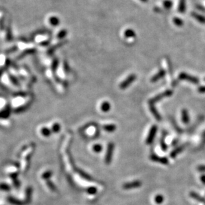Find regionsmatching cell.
I'll return each instance as SVG.
<instances>
[{"instance_id": "1", "label": "cell", "mask_w": 205, "mask_h": 205, "mask_svg": "<svg viewBox=\"0 0 205 205\" xmlns=\"http://www.w3.org/2000/svg\"><path fill=\"white\" fill-rule=\"evenodd\" d=\"M173 94V91L171 90H167L165 91L164 92H162L158 95L155 96V97H153V98H152L149 101V104H153L154 105L156 102H158L159 101H160L161 99H163L164 98H166V97L171 96Z\"/></svg>"}, {"instance_id": "2", "label": "cell", "mask_w": 205, "mask_h": 205, "mask_svg": "<svg viewBox=\"0 0 205 205\" xmlns=\"http://www.w3.org/2000/svg\"><path fill=\"white\" fill-rule=\"evenodd\" d=\"M114 150V143L110 142L107 145V151L105 156V163L106 165H110L112 163V157H113V153Z\"/></svg>"}, {"instance_id": "3", "label": "cell", "mask_w": 205, "mask_h": 205, "mask_svg": "<svg viewBox=\"0 0 205 205\" xmlns=\"http://www.w3.org/2000/svg\"><path fill=\"white\" fill-rule=\"evenodd\" d=\"M157 132V126L156 125H153L151 127L149 132V134L147 136V138L145 140V143L147 145H151L152 144L153 141H154L156 134Z\"/></svg>"}, {"instance_id": "4", "label": "cell", "mask_w": 205, "mask_h": 205, "mask_svg": "<svg viewBox=\"0 0 205 205\" xmlns=\"http://www.w3.org/2000/svg\"><path fill=\"white\" fill-rule=\"evenodd\" d=\"M149 159L151 161H153V162L159 163L165 165H168L169 163V159L167 157H161V156L156 155L155 153H152V154H151Z\"/></svg>"}, {"instance_id": "5", "label": "cell", "mask_w": 205, "mask_h": 205, "mask_svg": "<svg viewBox=\"0 0 205 205\" xmlns=\"http://www.w3.org/2000/svg\"><path fill=\"white\" fill-rule=\"evenodd\" d=\"M142 186V181L139 180L134 181L132 182H128V183H125L123 184V189L125 190H130V189H137L140 188Z\"/></svg>"}, {"instance_id": "6", "label": "cell", "mask_w": 205, "mask_h": 205, "mask_svg": "<svg viewBox=\"0 0 205 205\" xmlns=\"http://www.w3.org/2000/svg\"><path fill=\"white\" fill-rule=\"evenodd\" d=\"M179 78L180 80H187L189 82H191V83L193 84H199V80L198 78L194 77L193 76L189 75L187 73H181L179 75Z\"/></svg>"}, {"instance_id": "7", "label": "cell", "mask_w": 205, "mask_h": 205, "mask_svg": "<svg viewBox=\"0 0 205 205\" xmlns=\"http://www.w3.org/2000/svg\"><path fill=\"white\" fill-rule=\"evenodd\" d=\"M135 79H136V76H135V74H130V75L128 76L125 80H124L121 84H120V88L122 90L125 89L126 88H127V87L129 86L132 83H134Z\"/></svg>"}, {"instance_id": "8", "label": "cell", "mask_w": 205, "mask_h": 205, "mask_svg": "<svg viewBox=\"0 0 205 205\" xmlns=\"http://www.w3.org/2000/svg\"><path fill=\"white\" fill-rule=\"evenodd\" d=\"M11 112V106L9 105H7L6 107L0 111V119H7L10 116Z\"/></svg>"}, {"instance_id": "9", "label": "cell", "mask_w": 205, "mask_h": 205, "mask_svg": "<svg viewBox=\"0 0 205 205\" xmlns=\"http://www.w3.org/2000/svg\"><path fill=\"white\" fill-rule=\"evenodd\" d=\"M66 43H67V41L65 40V41H61L59 43H57V44L55 45H53L52 47H51L48 49L47 53V55H49V56L52 55L56 50L58 49V48H59L61 47H63V46H64L65 45H66Z\"/></svg>"}, {"instance_id": "10", "label": "cell", "mask_w": 205, "mask_h": 205, "mask_svg": "<svg viewBox=\"0 0 205 205\" xmlns=\"http://www.w3.org/2000/svg\"><path fill=\"white\" fill-rule=\"evenodd\" d=\"M35 52H36V49L34 48H27V49L23 51L21 54H19V55L17 56V58H16V60L17 61L21 60V59H22V58H23L24 57H26V56H28L29 55H32V54H34Z\"/></svg>"}, {"instance_id": "11", "label": "cell", "mask_w": 205, "mask_h": 205, "mask_svg": "<svg viewBox=\"0 0 205 205\" xmlns=\"http://www.w3.org/2000/svg\"><path fill=\"white\" fill-rule=\"evenodd\" d=\"M189 196H190L191 198H192L193 199L195 200V201L201 202V203L205 205V198L204 197H202V196L200 195L199 194L196 193V192H194V191L190 192V193H189Z\"/></svg>"}, {"instance_id": "12", "label": "cell", "mask_w": 205, "mask_h": 205, "mask_svg": "<svg viewBox=\"0 0 205 205\" xmlns=\"http://www.w3.org/2000/svg\"><path fill=\"white\" fill-rule=\"evenodd\" d=\"M185 148H186L185 145H182L181 146H179L178 147L174 149L170 153V157L171 158H175L179 154H180L181 153L183 152Z\"/></svg>"}, {"instance_id": "13", "label": "cell", "mask_w": 205, "mask_h": 205, "mask_svg": "<svg viewBox=\"0 0 205 205\" xmlns=\"http://www.w3.org/2000/svg\"><path fill=\"white\" fill-rule=\"evenodd\" d=\"M149 110L150 112H152V114H153V116H154L155 118L157 120V121H161L162 120V117L160 115V114L159 113L157 110L156 109V107L154 106L153 104H149Z\"/></svg>"}, {"instance_id": "14", "label": "cell", "mask_w": 205, "mask_h": 205, "mask_svg": "<svg viewBox=\"0 0 205 205\" xmlns=\"http://www.w3.org/2000/svg\"><path fill=\"white\" fill-rule=\"evenodd\" d=\"M165 74H166L165 70H163V69H161V70L159 72H158L155 76H153L152 79H151V82H152V83H155V82H157V80H160L161 78L164 77V76H165Z\"/></svg>"}, {"instance_id": "15", "label": "cell", "mask_w": 205, "mask_h": 205, "mask_svg": "<svg viewBox=\"0 0 205 205\" xmlns=\"http://www.w3.org/2000/svg\"><path fill=\"white\" fill-rule=\"evenodd\" d=\"M181 116H182V122L184 124H188L189 122H190V117H189V114L187 111V110L183 109L182 110L181 112Z\"/></svg>"}, {"instance_id": "16", "label": "cell", "mask_w": 205, "mask_h": 205, "mask_svg": "<svg viewBox=\"0 0 205 205\" xmlns=\"http://www.w3.org/2000/svg\"><path fill=\"white\" fill-rule=\"evenodd\" d=\"M31 105V102L30 101L29 102H27V104L23 105L21 106L17 107V108L14 110V112L16 114H19V113H21V112L26 111L27 109L29 108Z\"/></svg>"}, {"instance_id": "17", "label": "cell", "mask_w": 205, "mask_h": 205, "mask_svg": "<svg viewBox=\"0 0 205 205\" xmlns=\"http://www.w3.org/2000/svg\"><path fill=\"white\" fill-rule=\"evenodd\" d=\"M7 201H8L9 203H11L14 205H25L26 204L25 201H19V200L15 199L14 197H11V196L8 197V198H7Z\"/></svg>"}, {"instance_id": "18", "label": "cell", "mask_w": 205, "mask_h": 205, "mask_svg": "<svg viewBox=\"0 0 205 205\" xmlns=\"http://www.w3.org/2000/svg\"><path fill=\"white\" fill-rule=\"evenodd\" d=\"M25 193H26V197H25V203L29 204L31 202V196H32V188L27 187L26 189V191H25Z\"/></svg>"}, {"instance_id": "19", "label": "cell", "mask_w": 205, "mask_h": 205, "mask_svg": "<svg viewBox=\"0 0 205 205\" xmlns=\"http://www.w3.org/2000/svg\"><path fill=\"white\" fill-rule=\"evenodd\" d=\"M116 128L117 127L116 126V125L114 124H107V125H104L103 126V129L105 130V131H106L109 133H112L114 131H116Z\"/></svg>"}, {"instance_id": "20", "label": "cell", "mask_w": 205, "mask_h": 205, "mask_svg": "<svg viewBox=\"0 0 205 205\" xmlns=\"http://www.w3.org/2000/svg\"><path fill=\"white\" fill-rule=\"evenodd\" d=\"M191 15H192V17H193L194 19H196L199 22L201 23H205V17L202 16V15H199V14H196V13H194V12L192 13Z\"/></svg>"}, {"instance_id": "21", "label": "cell", "mask_w": 205, "mask_h": 205, "mask_svg": "<svg viewBox=\"0 0 205 205\" xmlns=\"http://www.w3.org/2000/svg\"><path fill=\"white\" fill-rule=\"evenodd\" d=\"M49 23L53 27H56L60 23V20L58 17L55 16H53L49 18Z\"/></svg>"}, {"instance_id": "22", "label": "cell", "mask_w": 205, "mask_h": 205, "mask_svg": "<svg viewBox=\"0 0 205 205\" xmlns=\"http://www.w3.org/2000/svg\"><path fill=\"white\" fill-rule=\"evenodd\" d=\"M77 172H78V173L79 174V175H80L82 177L84 178V179H85L86 180L90 181H92V180H93L91 177L90 176V175H88V174L86 173L85 172H84L83 171H82L80 169H78Z\"/></svg>"}, {"instance_id": "23", "label": "cell", "mask_w": 205, "mask_h": 205, "mask_svg": "<svg viewBox=\"0 0 205 205\" xmlns=\"http://www.w3.org/2000/svg\"><path fill=\"white\" fill-rule=\"evenodd\" d=\"M17 175L18 174L17 173H11V175H10V177H11V178L13 179V182H14V185L16 186L17 188H18L20 186L19 181L17 180Z\"/></svg>"}, {"instance_id": "24", "label": "cell", "mask_w": 205, "mask_h": 205, "mask_svg": "<svg viewBox=\"0 0 205 205\" xmlns=\"http://www.w3.org/2000/svg\"><path fill=\"white\" fill-rule=\"evenodd\" d=\"M186 11V0H180L179 6V11L184 13Z\"/></svg>"}, {"instance_id": "25", "label": "cell", "mask_w": 205, "mask_h": 205, "mask_svg": "<svg viewBox=\"0 0 205 205\" xmlns=\"http://www.w3.org/2000/svg\"><path fill=\"white\" fill-rule=\"evenodd\" d=\"M110 108H111V106L108 102H104L101 105V110L104 112H107Z\"/></svg>"}, {"instance_id": "26", "label": "cell", "mask_w": 205, "mask_h": 205, "mask_svg": "<svg viewBox=\"0 0 205 205\" xmlns=\"http://www.w3.org/2000/svg\"><path fill=\"white\" fill-rule=\"evenodd\" d=\"M124 36L127 38H134L135 37V33L134 30L128 29L124 32Z\"/></svg>"}, {"instance_id": "27", "label": "cell", "mask_w": 205, "mask_h": 205, "mask_svg": "<svg viewBox=\"0 0 205 205\" xmlns=\"http://www.w3.org/2000/svg\"><path fill=\"white\" fill-rule=\"evenodd\" d=\"M6 40L7 41H11L13 39V35H12V31H11V27L9 26L7 27V31H6Z\"/></svg>"}, {"instance_id": "28", "label": "cell", "mask_w": 205, "mask_h": 205, "mask_svg": "<svg viewBox=\"0 0 205 205\" xmlns=\"http://www.w3.org/2000/svg\"><path fill=\"white\" fill-rule=\"evenodd\" d=\"M154 200L156 204H161L164 202L165 198H164V196L162 195V194H157V195H156V196L155 197Z\"/></svg>"}, {"instance_id": "29", "label": "cell", "mask_w": 205, "mask_h": 205, "mask_svg": "<svg viewBox=\"0 0 205 205\" xmlns=\"http://www.w3.org/2000/svg\"><path fill=\"white\" fill-rule=\"evenodd\" d=\"M68 34V31L66 29H63L60 31V32L57 35V38L58 39H63Z\"/></svg>"}, {"instance_id": "30", "label": "cell", "mask_w": 205, "mask_h": 205, "mask_svg": "<svg viewBox=\"0 0 205 205\" xmlns=\"http://www.w3.org/2000/svg\"><path fill=\"white\" fill-rule=\"evenodd\" d=\"M9 78L10 81L11 82V83L13 84H14L15 86H19V82L18 80V79L17 78H15L14 76L11 75V74H9Z\"/></svg>"}, {"instance_id": "31", "label": "cell", "mask_w": 205, "mask_h": 205, "mask_svg": "<svg viewBox=\"0 0 205 205\" xmlns=\"http://www.w3.org/2000/svg\"><path fill=\"white\" fill-rule=\"evenodd\" d=\"M58 66V60L57 58H55V59L53 61L52 65H51V69H52V71L53 73H55L56 70H57Z\"/></svg>"}, {"instance_id": "32", "label": "cell", "mask_w": 205, "mask_h": 205, "mask_svg": "<svg viewBox=\"0 0 205 205\" xmlns=\"http://www.w3.org/2000/svg\"><path fill=\"white\" fill-rule=\"evenodd\" d=\"M164 137H161V139L160 140V145H161V149H162L163 152H166V151L167 150V149H168V146L165 143V140H164Z\"/></svg>"}, {"instance_id": "33", "label": "cell", "mask_w": 205, "mask_h": 205, "mask_svg": "<svg viewBox=\"0 0 205 205\" xmlns=\"http://www.w3.org/2000/svg\"><path fill=\"white\" fill-rule=\"evenodd\" d=\"M41 132V134L45 137L49 136L51 134V130L47 127H43Z\"/></svg>"}, {"instance_id": "34", "label": "cell", "mask_w": 205, "mask_h": 205, "mask_svg": "<svg viewBox=\"0 0 205 205\" xmlns=\"http://www.w3.org/2000/svg\"><path fill=\"white\" fill-rule=\"evenodd\" d=\"M53 175V173H52V171H46V172H45L42 175V178L43 179H45V180H48L51 178V177Z\"/></svg>"}, {"instance_id": "35", "label": "cell", "mask_w": 205, "mask_h": 205, "mask_svg": "<svg viewBox=\"0 0 205 205\" xmlns=\"http://www.w3.org/2000/svg\"><path fill=\"white\" fill-rule=\"evenodd\" d=\"M173 23L177 25V26H178V27H181L182 25H183V20H182L181 19H180V18H178V17L174 18V19H173Z\"/></svg>"}, {"instance_id": "36", "label": "cell", "mask_w": 205, "mask_h": 205, "mask_svg": "<svg viewBox=\"0 0 205 205\" xmlns=\"http://www.w3.org/2000/svg\"><path fill=\"white\" fill-rule=\"evenodd\" d=\"M17 49H18V47L17 45H15V46H14V47H12L11 48H8V49H7L6 51V52H5V53L7 54V55H9V54L15 53V51H17Z\"/></svg>"}, {"instance_id": "37", "label": "cell", "mask_w": 205, "mask_h": 205, "mask_svg": "<svg viewBox=\"0 0 205 205\" xmlns=\"http://www.w3.org/2000/svg\"><path fill=\"white\" fill-rule=\"evenodd\" d=\"M47 33H51V32L49 31H48V30H39V31H37L35 32L34 33V34H33V36L32 37L33 38V39H34V38L35 37V35H39V34H47Z\"/></svg>"}, {"instance_id": "38", "label": "cell", "mask_w": 205, "mask_h": 205, "mask_svg": "<svg viewBox=\"0 0 205 205\" xmlns=\"http://www.w3.org/2000/svg\"><path fill=\"white\" fill-rule=\"evenodd\" d=\"M163 6L166 9H170L173 6V2L171 0H165L163 1Z\"/></svg>"}, {"instance_id": "39", "label": "cell", "mask_w": 205, "mask_h": 205, "mask_svg": "<svg viewBox=\"0 0 205 205\" xmlns=\"http://www.w3.org/2000/svg\"><path fill=\"white\" fill-rule=\"evenodd\" d=\"M102 145L100 144H96L93 145V147H92V149H93L94 152H95L96 153H100L102 151Z\"/></svg>"}, {"instance_id": "40", "label": "cell", "mask_w": 205, "mask_h": 205, "mask_svg": "<svg viewBox=\"0 0 205 205\" xmlns=\"http://www.w3.org/2000/svg\"><path fill=\"white\" fill-rule=\"evenodd\" d=\"M47 186H48V188H49L52 191H56V190H57V187H56L55 185L54 184L53 182H51V181L47 180Z\"/></svg>"}, {"instance_id": "41", "label": "cell", "mask_w": 205, "mask_h": 205, "mask_svg": "<svg viewBox=\"0 0 205 205\" xmlns=\"http://www.w3.org/2000/svg\"><path fill=\"white\" fill-rule=\"evenodd\" d=\"M61 130V125L58 123L54 124L52 127V131L55 133H58Z\"/></svg>"}, {"instance_id": "42", "label": "cell", "mask_w": 205, "mask_h": 205, "mask_svg": "<svg viewBox=\"0 0 205 205\" xmlns=\"http://www.w3.org/2000/svg\"><path fill=\"white\" fill-rule=\"evenodd\" d=\"M86 192L90 194H94L97 193V189L94 186H90L86 189Z\"/></svg>"}, {"instance_id": "43", "label": "cell", "mask_w": 205, "mask_h": 205, "mask_svg": "<svg viewBox=\"0 0 205 205\" xmlns=\"http://www.w3.org/2000/svg\"><path fill=\"white\" fill-rule=\"evenodd\" d=\"M63 70L66 74H68L70 73V66H69L68 63L66 61H64L63 63Z\"/></svg>"}, {"instance_id": "44", "label": "cell", "mask_w": 205, "mask_h": 205, "mask_svg": "<svg viewBox=\"0 0 205 205\" xmlns=\"http://www.w3.org/2000/svg\"><path fill=\"white\" fill-rule=\"evenodd\" d=\"M11 187L8 185V184H5V183H1L0 184V190L5 191H9Z\"/></svg>"}, {"instance_id": "45", "label": "cell", "mask_w": 205, "mask_h": 205, "mask_svg": "<svg viewBox=\"0 0 205 205\" xmlns=\"http://www.w3.org/2000/svg\"><path fill=\"white\" fill-rule=\"evenodd\" d=\"M50 43H51L50 40H46V41H44L41 42L39 43V45H41V46H43V47H46V46H48V45H49Z\"/></svg>"}, {"instance_id": "46", "label": "cell", "mask_w": 205, "mask_h": 205, "mask_svg": "<svg viewBox=\"0 0 205 205\" xmlns=\"http://www.w3.org/2000/svg\"><path fill=\"white\" fill-rule=\"evenodd\" d=\"M14 96H15L25 97V96H27V94H26V93H25V92H17V93H15Z\"/></svg>"}, {"instance_id": "47", "label": "cell", "mask_w": 205, "mask_h": 205, "mask_svg": "<svg viewBox=\"0 0 205 205\" xmlns=\"http://www.w3.org/2000/svg\"><path fill=\"white\" fill-rule=\"evenodd\" d=\"M198 171L200 172H205V165H200L198 167Z\"/></svg>"}, {"instance_id": "48", "label": "cell", "mask_w": 205, "mask_h": 205, "mask_svg": "<svg viewBox=\"0 0 205 205\" xmlns=\"http://www.w3.org/2000/svg\"><path fill=\"white\" fill-rule=\"evenodd\" d=\"M199 92H201V93H205V86L199 87Z\"/></svg>"}, {"instance_id": "49", "label": "cell", "mask_w": 205, "mask_h": 205, "mask_svg": "<svg viewBox=\"0 0 205 205\" xmlns=\"http://www.w3.org/2000/svg\"><path fill=\"white\" fill-rule=\"evenodd\" d=\"M19 40L21 41H23V43H28V42H29V39H27L26 37H20Z\"/></svg>"}, {"instance_id": "50", "label": "cell", "mask_w": 205, "mask_h": 205, "mask_svg": "<svg viewBox=\"0 0 205 205\" xmlns=\"http://www.w3.org/2000/svg\"><path fill=\"white\" fill-rule=\"evenodd\" d=\"M200 179H201V181L204 184H205V175H202L200 177Z\"/></svg>"}, {"instance_id": "51", "label": "cell", "mask_w": 205, "mask_h": 205, "mask_svg": "<svg viewBox=\"0 0 205 205\" xmlns=\"http://www.w3.org/2000/svg\"><path fill=\"white\" fill-rule=\"evenodd\" d=\"M5 70H6V68H5L4 66V67L0 68V78H1V76L3 75V74H4V73Z\"/></svg>"}, {"instance_id": "52", "label": "cell", "mask_w": 205, "mask_h": 205, "mask_svg": "<svg viewBox=\"0 0 205 205\" xmlns=\"http://www.w3.org/2000/svg\"><path fill=\"white\" fill-rule=\"evenodd\" d=\"M196 7H197V8H198L199 9H200V10H201V11L205 12V8H204V7H202V6H200V5H199V6H197Z\"/></svg>"}, {"instance_id": "53", "label": "cell", "mask_w": 205, "mask_h": 205, "mask_svg": "<svg viewBox=\"0 0 205 205\" xmlns=\"http://www.w3.org/2000/svg\"><path fill=\"white\" fill-rule=\"evenodd\" d=\"M140 1H142L143 2H147V0H140Z\"/></svg>"}, {"instance_id": "54", "label": "cell", "mask_w": 205, "mask_h": 205, "mask_svg": "<svg viewBox=\"0 0 205 205\" xmlns=\"http://www.w3.org/2000/svg\"><path fill=\"white\" fill-rule=\"evenodd\" d=\"M202 136H203V138H204V139H205V132H204V134H203V135H202Z\"/></svg>"}, {"instance_id": "55", "label": "cell", "mask_w": 205, "mask_h": 205, "mask_svg": "<svg viewBox=\"0 0 205 205\" xmlns=\"http://www.w3.org/2000/svg\"><path fill=\"white\" fill-rule=\"evenodd\" d=\"M204 80H205V78H204Z\"/></svg>"}]
</instances>
